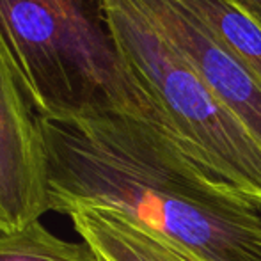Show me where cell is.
Here are the masks:
<instances>
[{
  "mask_svg": "<svg viewBox=\"0 0 261 261\" xmlns=\"http://www.w3.org/2000/svg\"><path fill=\"white\" fill-rule=\"evenodd\" d=\"M0 46L39 117L124 112L165 130L121 57L105 0H0Z\"/></svg>",
  "mask_w": 261,
  "mask_h": 261,
  "instance_id": "2",
  "label": "cell"
},
{
  "mask_svg": "<svg viewBox=\"0 0 261 261\" xmlns=\"http://www.w3.org/2000/svg\"><path fill=\"white\" fill-rule=\"evenodd\" d=\"M242 2H244L245 6H247L249 9L256 14V16L261 18V0H242Z\"/></svg>",
  "mask_w": 261,
  "mask_h": 261,
  "instance_id": "9",
  "label": "cell"
},
{
  "mask_svg": "<svg viewBox=\"0 0 261 261\" xmlns=\"http://www.w3.org/2000/svg\"><path fill=\"white\" fill-rule=\"evenodd\" d=\"M0 261H98L89 245L61 240L41 222L0 233Z\"/></svg>",
  "mask_w": 261,
  "mask_h": 261,
  "instance_id": "8",
  "label": "cell"
},
{
  "mask_svg": "<svg viewBox=\"0 0 261 261\" xmlns=\"http://www.w3.org/2000/svg\"><path fill=\"white\" fill-rule=\"evenodd\" d=\"M119 54L165 130L210 176L261 204V144L135 0H105Z\"/></svg>",
  "mask_w": 261,
  "mask_h": 261,
  "instance_id": "3",
  "label": "cell"
},
{
  "mask_svg": "<svg viewBox=\"0 0 261 261\" xmlns=\"http://www.w3.org/2000/svg\"><path fill=\"white\" fill-rule=\"evenodd\" d=\"M66 215L98 261H197L117 210L75 206Z\"/></svg>",
  "mask_w": 261,
  "mask_h": 261,
  "instance_id": "6",
  "label": "cell"
},
{
  "mask_svg": "<svg viewBox=\"0 0 261 261\" xmlns=\"http://www.w3.org/2000/svg\"><path fill=\"white\" fill-rule=\"evenodd\" d=\"M215 32L261 82V18L242 0H178Z\"/></svg>",
  "mask_w": 261,
  "mask_h": 261,
  "instance_id": "7",
  "label": "cell"
},
{
  "mask_svg": "<svg viewBox=\"0 0 261 261\" xmlns=\"http://www.w3.org/2000/svg\"><path fill=\"white\" fill-rule=\"evenodd\" d=\"M261 144V82L215 32L178 0H135Z\"/></svg>",
  "mask_w": 261,
  "mask_h": 261,
  "instance_id": "5",
  "label": "cell"
},
{
  "mask_svg": "<svg viewBox=\"0 0 261 261\" xmlns=\"http://www.w3.org/2000/svg\"><path fill=\"white\" fill-rule=\"evenodd\" d=\"M50 212L48 164L39 116L0 46V233Z\"/></svg>",
  "mask_w": 261,
  "mask_h": 261,
  "instance_id": "4",
  "label": "cell"
},
{
  "mask_svg": "<svg viewBox=\"0 0 261 261\" xmlns=\"http://www.w3.org/2000/svg\"><path fill=\"white\" fill-rule=\"evenodd\" d=\"M50 212H121L197 261H261V204L210 176L158 124L124 112L39 117Z\"/></svg>",
  "mask_w": 261,
  "mask_h": 261,
  "instance_id": "1",
  "label": "cell"
}]
</instances>
